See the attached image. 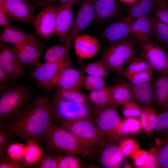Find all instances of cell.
Returning <instances> with one entry per match:
<instances>
[{"label": "cell", "mask_w": 168, "mask_h": 168, "mask_svg": "<svg viewBox=\"0 0 168 168\" xmlns=\"http://www.w3.org/2000/svg\"><path fill=\"white\" fill-rule=\"evenodd\" d=\"M70 49L62 44H55L50 46L44 56L45 62L57 61L68 58Z\"/></svg>", "instance_id": "cell-31"}, {"label": "cell", "mask_w": 168, "mask_h": 168, "mask_svg": "<svg viewBox=\"0 0 168 168\" xmlns=\"http://www.w3.org/2000/svg\"><path fill=\"white\" fill-rule=\"evenodd\" d=\"M134 20L128 16L117 20L105 26L102 35L108 45L123 41L132 36L131 26Z\"/></svg>", "instance_id": "cell-12"}, {"label": "cell", "mask_w": 168, "mask_h": 168, "mask_svg": "<svg viewBox=\"0 0 168 168\" xmlns=\"http://www.w3.org/2000/svg\"><path fill=\"white\" fill-rule=\"evenodd\" d=\"M154 85L156 108L161 112L168 110V75L158 73Z\"/></svg>", "instance_id": "cell-21"}, {"label": "cell", "mask_w": 168, "mask_h": 168, "mask_svg": "<svg viewBox=\"0 0 168 168\" xmlns=\"http://www.w3.org/2000/svg\"><path fill=\"white\" fill-rule=\"evenodd\" d=\"M13 45L16 55L24 65L32 66L42 56V51L33 46L21 44Z\"/></svg>", "instance_id": "cell-24"}, {"label": "cell", "mask_w": 168, "mask_h": 168, "mask_svg": "<svg viewBox=\"0 0 168 168\" xmlns=\"http://www.w3.org/2000/svg\"><path fill=\"white\" fill-rule=\"evenodd\" d=\"M46 147L54 148L65 153L84 157L92 154L94 150L89 148L62 126L52 125L40 140Z\"/></svg>", "instance_id": "cell-3"}, {"label": "cell", "mask_w": 168, "mask_h": 168, "mask_svg": "<svg viewBox=\"0 0 168 168\" xmlns=\"http://www.w3.org/2000/svg\"><path fill=\"white\" fill-rule=\"evenodd\" d=\"M109 88L113 101L118 105H124L133 99L131 90L127 83L117 84Z\"/></svg>", "instance_id": "cell-26"}, {"label": "cell", "mask_w": 168, "mask_h": 168, "mask_svg": "<svg viewBox=\"0 0 168 168\" xmlns=\"http://www.w3.org/2000/svg\"><path fill=\"white\" fill-rule=\"evenodd\" d=\"M12 138L8 127L0 125V156L7 154V149Z\"/></svg>", "instance_id": "cell-39"}, {"label": "cell", "mask_w": 168, "mask_h": 168, "mask_svg": "<svg viewBox=\"0 0 168 168\" xmlns=\"http://www.w3.org/2000/svg\"><path fill=\"white\" fill-rule=\"evenodd\" d=\"M151 69L152 68L147 61L136 55L125 68L123 75L126 78L139 72Z\"/></svg>", "instance_id": "cell-33"}, {"label": "cell", "mask_w": 168, "mask_h": 168, "mask_svg": "<svg viewBox=\"0 0 168 168\" xmlns=\"http://www.w3.org/2000/svg\"><path fill=\"white\" fill-rule=\"evenodd\" d=\"M75 154L67 153L61 156L58 160L57 168H80L82 162Z\"/></svg>", "instance_id": "cell-36"}, {"label": "cell", "mask_w": 168, "mask_h": 168, "mask_svg": "<svg viewBox=\"0 0 168 168\" xmlns=\"http://www.w3.org/2000/svg\"><path fill=\"white\" fill-rule=\"evenodd\" d=\"M147 155L144 154L142 155L136 160V165L138 166L142 165L147 160Z\"/></svg>", "instance_id": "cell-49"}, {"label": "cell", "mask_w": 168, "mask_h": 168, "mask_svg": "<svg viewBox=\"0 0 168 168\" xmlns=\"http://www.w3.org/2000/svg\"><path fill=\"white\" fill-rule=\"evenodd\" d=\"M31 1L35 5L42 7L50 4H54L56 2V0H31Z\"/></svg>", "instance_id": "cell-48"}, {"label": "cell", "mask_w": 168, "mask_h": 168, "mask_svg": "<svg viewBox=\"0 0 168 168\" xmlns=\"http://www.w3.org/2000/svg\"><path fill=\"white\" fill-rule=\"evenodd\" d=\"M108 69L99 60L86 64L83 69L87 75L105 78L110 74Z\"/></svg>", "instance_id": "cell-35"}, {"label": "cell", "mask_w": 168, "mask_h": 168, "mask_svg": "<svg viewBox=\"0 0 168 168\" xmlns=\"http://www.w3.org/2000/svg\"><path fill=\"white\" fill-rule=\"evenodd\" d=\"M27 166L24 163L12 160L8 154L0 156V168H25Z\"/></svg>", "instance_id": "cell-42"}, {"label": "cell", "mask_w": 168, "mask_h": 168, "mask_svg": "<svg viewBox=\"0 0 168 168\" xmlns=\"http://www.w3.org/2000/svg\"><path fill=\"white\" fill-rule=\"evenodd\" d=\"M151 18L152 37L168 47V25L153 15L151 16Z\"/></svg>", "instance_id": "cell-28"}, {"label": "cell", "mask_w": 168, "mask_h": 168, "mask_svg": "<svg viewBox=\"0 0 168 168\" xmlns=\"http://www.w3.org/2000/svg\"><path fill=\"white\" fill-rule=\"evenodd\" d=\"M152 128L162 132L168 130V110L161 112L156 117L152 123Z\"/></svg>", "instance_id": "cell-40"}, {"label": "cell", "mask_w": 168, "mask_h": 168, "mask_svg": "<svg viewBox=\"0 0 168 168\" xmlns=\"http://www.w3.org/2000/svg\"><path fill=\"white\" fill-rule=\"evenodd\" d=\"M162 133L161 142L155 154L156 167L168 168V130Z\"/></svg>", "instance_id": "cell-30"}, {"label": "cell", "mask_w": 168, "mask_h": 168, "mask_svg": "<svg viewBox=\"0 0 168 168\" xmlns=\"http://www.w3.org/2000/svg\"><path fill=\"white\" fill-rule=\"evenodd\" d=\"M59 6L53 4L44 6L31 21L35 34L49 41L54 34Z\"/></svg>", "instance_id": "cell-9"}, {"label": "cell", "mask_w": 168, "mask_h": 168, "mask_svg": "<svg viewBox=\"0 0 168 168\" xmlns=\"http://www.w3.org/2000/svg\"><path fill=\"white\" fill-rule=\"evenodd\" d=\"M52 99L48 95L38 96L8 127L11 135L24 141L40 140L52 125Z\"/></svg>", "instance_id": "cell-1"}, {"label": "cell", "mask_w": 168, "mask_h": 168, "mask_svg": "<svg viewBox=\"0 0 168 168\" xmlns=\"http://www.w3.org/2000/svg\"><path fill=\"white\" fill-rule=\"evenodd\" d=\"M24 65L17 58L13 49L1 43L0 67L15 79L25 75Z\"/></svg>", "instance_id": "cell-16"}, {"label": "cell", "mask_w": 168, "mask_h": 168, "mask_svg": "<svg viewBox=\"0 0 168 168\" xmlns=\"http://www.w3.org/2000/svg\"><path fill=\"white\" fill-rule=\"evenodd\" d=\"M120 1L124 3L131 5L134 3L136 0H120Z\"/></svg>", "instance_id": "cell-52"}, {"label": "cell", "mask_w": 168, "mask_h": 168, "mask_svg": "<svg viewBox=\"0 0 168 168\" xmlns=\"http://www.w3.org/2000/svg\"><path fill=\"white\" fill-rule=\"evenodd\" d=\"M15 79L11 77L2 68L0 67V82L2 85L9 84L10 82Z\"/></svg>", "instance_id": "cell-46"}, {"label": "cell", "mask_w": 168, "mask_h": 168, "mask_svg": "<svg viewBox=\"0 0 168 168\" xmlns=\"http://www.w3.org/2000/svg\"><path fill=\"white\" fill-rule=\"evenodd\" d=\"M140 128L139 121L133 119H129L121 125H120L119 130L121 132L127 133L137 131Z\"/></svg>", "instance_id": "cell-43"}, {"label": "cell", "mask_w": 168, "mask_h": 168, "mask_svg": "<svg viewBox=\"0 0 168 168\" xmlns=\"http://www.w3.org/2000/svg\"><path fill=\"white\" fill-rule=\"evenodd\" d=\"M152 12L153 16L168 25V6L156 5Z\"/></svg>", "instance_id": "cell-44"}, {"label": "cell", "mask_w": 168, "mask_h": 168, "mask_svg": "<svg viewBox=\"0 0 168 168\" xmlns=\"http://www.w3.org/2000/svg\"><path fill=\"white\" fill-rule=\"evenodd\" d=\"M157 6H168V0H152Z\"/></svg>", "instance_id": "cell-50"}, {"label": "cell", "mask_w": 168, "mask_h": 168, "mask_svg": "<svg viewBox=\"0 0 168 168\" xmlns=\"http://www.w3.org/2000/svg\"><path fill=\"white\" fill-rule=\"evenodd\" d=\"M61 152L53 148L46 147L42 151L41 156L36 166L37 168H57L58 160Z\"/></svg>", "instance_id": "cell-29"}, {"label": "cell", "mask_w": 168, "mask_h": 168, "mask_svg": "<svg viewBox=\"0 0 168 168\" xmlns=\"http://www.w3.org/2000/svg\"><path fill=\"white\" fill-rule=\"evenodd\" d=\"M75 52L80 59H90L97 53L99 48V41L87 34L78 35L73 43Z\"/></svg>", "instance_id": "cell-18"}, {"label": "cell", "mask_w": 168, "mask_h": 168, "mask_svg": "<svg viewBox=\"0 0 168 168\" xmlns=\"http://www.w3.org/2000/svg\"><path fill=\"white\" fill-rule=\"evenodd\" d=\"M151 16L147 15L134 19L131 26L132 36L140 41H147L152 39L151 34Z\"/></svg>", "instance_id": "cell-23"}, {"label": "cell", "mask_w": 168, "mask_h": 168, "mask_svg": "<svg viewBox=\"0 0 168 168\" xmlns=\"http://www.w3.org/2000/svg\"><path fill=\"white\" fill-rule=\"evenodd\" d=\"M87 97L94 115L102 109L116 104L113 101L109 86H105L100 89L89 92Z\"/></svg>", "instance_id": "cell-22"}, {"label": "cell", "mask_w": 168, "mask_h": 168, "mask_svg": "<svg viewBox=\"0 0 168 168\" xmlns=\"http://www.w3.org/2000/svg\"><path fill=\"white\" fill-rule=\"evenodd\" d=\"M56 2L58 1L59 2V4L67 3L71 2H74L76 3L77 0H56Z\"/></svg>", "instance_id": "cell-51"}, {"label": "cell", "mask_w": 168, "mask_h": 168, "mask_svg": "<svg viewBox=\"0 0 168 168\" xmlns=\"http://www.w3.org/2000/svg\"><path fill=\"white\" fill-rule=\"evenodd\" d=\"M54 97L73 102L90 104L87 97L77 90L55 89Z\"/></svg>", "instance_id": "cell-32"}, {"label": "cell", "mask_w": 168, "mask_h": 168, "mask_svg": "<svg viewBox=\"0 0 168 168\" xmlns=\"http://www.w3.org/2000/svg\"><path fill=\"white\" fill-rule=\"evenodd\" d=\"M95 21L99 24L109 21L116 17L120 12L118 0H94Z\"/></svg>", "instance_id": "cell-19"}, {"label": "cell", "mask_w": 168, "mask_h": 168, "mask_svg": "<svg viewBox=\"0 0 168 168\" xmlns=\"http://www.w3.org/2000/svg\"><path fill=\"white\" fill-rule=\"evenodd\" d=\"M135 40L132 35L121 41L108 45L102 52L100 60L109 69L119 75L137 55Z\"/></svg>", "instance_id": "cell-4"}, {"label": "cell", "mask_w": 168, "mask_h": 168, "mask_svg": "<svg viewBox=\"0 0 168 168\" xmlns=\"http://www.w3.org/2000/svg\"><path fill=\"white\" fill-rule=\"evenodd\" d=\"M74 2L59 4L54 33L61 44L65 45L67 36L73 25L74 17L72 7Z\"/></svg>", "instance_id": "cell-14"}, {"label": "cell", "mask_w": 168, "mask_h": 168, "mask_svg": "<svg viewBox=\"0 0 168 168\" xmlns=\"http://www.w3.org/2000/svg\"><path fill=\"white\" fill-rule=\"evenodd\" d=\"M154 70L152 69L144 70L125 78L129 83L134 85H140L151 81Z\"/></svg>", "instance_id": "cell-38"}, {"label": "cell", "mask_w": 168, "mask_h": 168, "mask_svg": "<svg viewBox=\"0 0 168 168\" xmlns=\"http://www.w3.org/2000/svg\"><path fill=\"white\" fill-rule=\"evenodd\" d=\"M127 84L131 90L133 100L143 108L152 107L155 97L154 80L140 85Z\"/></svg>", "instance_id": "cell-20"}, {"label": "cell", "mask_w": 168, "mask_h": 168, "mask_svg": "<svg viewBox=\"0 0 168 168\" xmlns=\"http://www.w3.org/2000/svg\"><path fill=\"white\" fill-rule=\"evenodd\" d=\"M8 15L3 9L0 8V26L3 28L9 25Z\"/></svg>", "instance_id": "cell-47"}, {"label": "cell", "mask_w": 168, "mask_h": 168, "mask_svg": "<svg viewBox=\"0 0 168 168\" xmlns=\"http://www.w3.org/2000/svg\"><path fill=\"white\" fill-rule=\"evenodd\" d=\"M139 105L136 101H129L123 105V114L127 117H136L140 115L141 111Z\"/></svg>", "instance_id": "cell-41"}, {"label": "cell", "mask_w": 168, "mask_h": 168, "mask_svg": "<svg viewBox=\"0 0 168 168\" xmlns=\"http://www.w3.org/2000/svg\"><path fill=\"white\" fill-rule=\"evenodd\" d=\"M156 6L152 0H136L128 8V16L135 19L148 15Z\"/></svg>", "instance_id": "cell-27"}, {"label": "cell", "mask_w": 168, "mask_h": 168, "mask_svg": "<svg viewBox=\"0 0 168 168\" xmlns=\"http://www.w3.org/2000/svg\"><path fill=\"white\" fill-rule=\"evenodd\" d=\"M118 105L113 104L94 114V121L100 131L105 136L111 137L120 126V118Z\"/></svg>", "instance_id": "cell-11"}, {"label": "cell", "mask_w": 168, "mask_h": 168, "mask_svg": "<svg viewBox=\"0 0 168 168\" xmlns=\"http://www.w3.org/2000/svg\"><path fill=\"white\" fill-rule=\"evenodd\" d=\"M53 110L56 119L76 120L94 119L89 104L73 102L55 97L52 99Z\"/></svg>", "instance_id": "cell-7"}, {"label": "cell", "mask_w": 168, "mask_h": 168, "mask_svg": "<svg viewBox=\"0 0 168 168\" xmlns=\"http://www.w3.org/2000/svg\"><path fill=\"white\" fill-rule=\"evenodd\" d=\"M133 142L130 140L123 141L119 147L123 155H127L130 154L133 148Z\"/></svg>", "instance_id": "cell-45"}, {"label": "cell", "mask_w": 168, "mask_h": 168, "mask_svg": "<svg viewBox=\"0 0 168 168\" xmlns=\"http://www.w3.org/2000/svg\"><path fill=\"white\" fill-rule=\"evenodd\" d=\"M167 49H168V47H166Z\"/></svg>", "instance_id": "cell-53"}, {"label": "cell", "mask_w": 168, "mask_h": 168, "mask_svg": "<svg viewBox=\"0 0 168 168\" xmlns=\"http://www.w3.org/2000/svg\"><path fill=\"white\" fill-rule=\"evenodd\" d=\"M31 95L25 86L1 85L0 93V125L8 127L28 107Z\"/></svg>", "instance_id": "cell-2"}, {"label": "cell", "mask_w": 168, "mask_h": 168, "mask_svg": "<svg viewBox=\"0 0 168 168\" xmlns=\"http://www.w3.org/2000/svg\"><path fill=\"white\" fill-rule=\"evenodd\" d=\"M37 141L31 140L27 141V150L24 160L27 166L31 163L38 161L41 156L42 151Z\"/></svg>", "instance_id": "cell-34"}, {"label": "cell", "mask_w": 168, "mask_h": 168, "mask_svg": "<svg viewBox=\"0 0 168 168\" xmlns=\"http://www.w3.org/2000/svg\"><path fill=\"white\" fill-rule=\"evenodd\" d=\"M95 19L94 0H83L74 18L65 46L71 49L75 38Z\"/></svg>", "instance_id": "cell-10"}, {"label": "cell", "mask_w": 168, "mask_h": 168, "mask_svg": "<svg viewBox=\"0 0 168 168\" xmlns=\"http://www.w3.org/2000/svg\"><path fill=\"white\" fill-rule=\"evenodd\" d=\"M0 8L9 16L25 24L31 23L34 17V9L28 0H0Z\"/></svg>", "instance_id": "cell-15"}, {"label": "cell", "mask_w": 168, "mask_h": 168, "mask_svg": "<svg viewBox=\"0 0 168 168\" xmlns=\"http://www.w3.org/2000/svg\"><path fill=\"white\" fill-rule=\"evenodd\" d=\"M104 78L86 74L83 81V87L89 91H96L105 86Z\"/></svg>", "instance_id": "cell-37"}, {"label": "cell", "mask_w": 168, "mask_h": 168, "mask_svg": "<svg viewBox=\"0 0 168 168\" xmlns=\"http://www.w3.org/2000/svg\"><path fill=\"white\" fill-rule=\"evenodd\" d=\"M87 147L94 150L106 142L105 136L96 127L93 119L76 120H57Z\"/></svg>", "instance_id": "cell-5"}, {"label": "cell", "mask_w": 168, "mask_h": 168, "mask_svg": "<svg viewBox=\"0 0 168 168\" xmlns=\"http://www.w3.org/2000/svg\"><path fill=\"white\" fill-rule=\"evenodd\" d=\"M137 42L140 48L138 55L158 73L168 75V53L165 49L152 39Z\"/></svg>", "instance_id": "cell-8"}, {"label": "cell", "mask_w": 168, "mask_h": 168, "mask_svg": "<svg viewBox=\"0 0 168 168\" xmlns=\"http://www.w3.org/2000/svg\"><path fill=\"white\" fill-rule=\"evenodd\" d=\"M85 75L77 69L68 67L63 69L56 81L55 89L81 91L83 87Z\"/></svg>", "instance_id": "cell-17"}, {"label": "cell", "mask_w": 168, "mask_h": 168, "mask_svg": "<svg viewBox=\"0 0 168 168\" xmlns=\"http://www.w3.org/2000/svg\"><path fill=\"white\" fill-rule=\"evenodd\" d=\"M1 42H7L13 45L21 44L33 46L42 50L43 44L40 37L29 34L14 26L8 25L4 27L0 34Z\"/></svg>", "instance_id": "cell-13"}, {"label": "cell", "mask_w": 168, "mask_h": 168, "mask_svg": "<svg viewBox=\"0 0 168 168\" xmlns=\"http://www.w3.org/2000/svg\"><path fill=\"white\" fill-rule=\"evenodd\" d=\"M123 155L119 147L115 146L109 147L101 154L100 161L104 167H116L121 162Z\"/></svg>", "instance_id": "cell-25"}, {"label": "cell", "mask_w": 168, "mask_h": 168, "mask_svg": "<svg viewBox=\"0 0 168 168\" xmlns=\"http://www.w3.org/2000/svg\"><path fill=\"white\" fill-rule=\"evenodd\" d=\"M72 63L68 58L51 62H38L31 66L29 73L31 79L45 91L54 87L60 73L65 68L72 67Z\"/></svg>", "instance_id": "cell-6"}]
</instances>
